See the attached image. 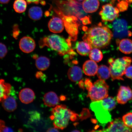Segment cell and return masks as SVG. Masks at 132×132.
<instances>
[{"label": "cell", "instance_id": "23", "mask_svg": "<svg viewBox=\"0 0 132 132\" xmlns=\"http://www.w3.org/2000/svg\"><path fill=\"white\" fill-rule=\"evenodd\" d=\"M2 106L6 111L12 112L17 108V103L15 99L12 96H9L2 102Z\"/></svg>", "mask_w": 132, "mask_h": 132}, {"label": "cell", "instance_id": "12", "mask_svg": "<svg viewBox=\"0 0 132 132\" xmlns=\"http://www.w3.org/2000/svg\"><path fill=\"white\" fill-rule=\"evenodd\" d=\"M132 99V90L129 86H121L119 89L116 97L118 103L123 105Z\"/></svg>", "mask_w": 132, "mask_h": 132}, {"label": "cell", "instance_id": "20", "mask_svg": "<svg viewBox=\"0 0 132 132\" xmlns=\"http://www.w3.org/2000/svg\"><path fill=\"white\" fill-rule=\"evenodd\" d=\"M68 75L69 78L71 81H78L81 79L82 76L81 69L78 66H73L69 69Z\"/></svg>", "mask_w": 132, "mask_h": 132}, {"label": "cell", "instance_id": "40", "mask_svg": "<svg viewBox=\"0 0 132 132\" xmlns=\"http://www.w3.org/2000/svg\"><path fill=\"white\" fill-rule=\"evenodd\" d=\"M79 86L81 88H82L83 89H85V82H84L83 80H81L79 82Z\"/></svg>", "mask_w": 132, "mask_h": 132}, {"label": "cell", "instance_id": "13", "mask_svg": "<svg viewBox=\"0 0 132 132\" xmlns=\"http://www.w3.org/2000/svg\"><path fill=\"white\" fill-rule=\"evenodd\" d=\"M19 47L21 51L24 53H30L35 48V41L32 38L25 36L21 39L19 43Z\"/></svg>", "mask_w": 132, "mask_h": 132}, {"label": "cell", "instance_id": "36", "mask_svg": "<svg viewBox=\"0 0 132 132\" xmlns=\"http://www.w3.org/2000/svg\"><path fill=\"white\" fill-rule=\"evenodd\" d=\"M84 82H85V87L88 90L89 89L92 87L93 84H92L91 81L88 78L86 79Z\"/></svg>", "mask_w": 132, "mask_h": 132}, {"label": "cell", "instance_id": "35", "mask_svg": "<svg viewBox=\"0 0 132 132\" xmlns=\"http://www.w3.org/2000/svg\"><path fill=\"white\" fill-rule=\"evenodd\" d=\"M28 4H30L32 3L35 4H38L40 3L41 4L44 5L45 4V2L44 0H26Z\"/></svg>", "mask_w": 132, "mask_h": 132}, {"label": "cell", "instance_id": "1", "mask_svg": "<svg viewBox=\"0 0 132 132\" xmlns=\"http://www.w3.org/2000/svg\"><path fill=\"white\" fill-rule=\"evenodd\" d=\"M84 29L86 32L82 39L92 48H103L107 47L110 43L113 36L111 30L103 26L101 23L98 26H93L87 29L85 27Z\"/></svg>", "mask_w": 132, "mask_h": 132}, {"label": "cell", "instance_id": "30", "mask_svg": "<svg viewBox=\"0 0 132 132\" xmlns=\"http://www.w3.org/2000/svg\"><path fill=\"white\" fill-rule=\"evenodd\" d=\"M122 120L125 126L132 129V112H129L124 115Z\"/></svg>", "mask_w": 132, "mask_h": 132}, {"label": "cell", "instance_id": "15", "mask_svg": "<svg viewBox=\"0 0 132 132\" xmlns=\"http://www.w3.org/2000/svg\"><path fill=\"white\" fill-rule=\"evenodd\" d=\"M19 96L20 100L22 103L28 104L34 101L35 98V94L31 89L24 88L20 92Z\"/></svg>", "mask_w": 132, "mask_h": 132}, {"label": "cell", "instance_id": "34", "mask_svg": "<svg viewBox=\"0 0 132 132\" xmlns=\"http://www.w3.org/2000/svg\"><path fill=\"white\" fill-rule=\"evenodd\" d=\"M125 75L127 78L132 80V65H130L127 67Z\"/></svg>", "mask_w": 132, "mask_h": 132}, {"label": "cell", "instance_id": "5", "mask_svg": "<svg viewBox=\"0 0 132 132\" xmlns=\"http://www.w3.org/2000/svg\"><path fill=\"white\" fill-rule=\"evenodd\" d=\"M132 62V59L128 57L109 59L108 63L112 80H123L125 70Z\"/></svg>", "mask_w": 132, "mask_h": 132}, {"label": "cell", "instance_id": "9", "mask_svg": "<svg viewBox=\"0 0 132 132\" xmlns=\"http://www.w3.org/2000/svg\"><path fill=\"white\" fill-rule=\"evenodd\" d=\"M120 11L117 7H114L111 4H108L102 6L99 13L103 22H112L119 16Z\"/></svg>", "mask_w": 132, "mask_h": 132}, {"label": "cell", "instance_id": "44", "mask_svg": "<svg viewBox=\"0 0 132 132\" xmlns=\"http://www.w3.org/2000/svg\"><path fill=\"white\" fill-rule=\"evenodd\" d=\"M10 0H0V3L2 4H7Z\"/></svg>", "mask_w": 132, "mask_h": 132}, {"label": "cell", "instance_id": "47", "mask_svg": "<svg viewBox=\"0 0 132 132\" xmlns=\"http://www.w3.org/2000/svg\"><path fill=\"white\" fill-rule=\"evenodd\" d=\"M78 1H84V0H78Z\"/></svg>", "mask_w": 132, "mask_h": 132}, {"label": "cell", "instance_id": "11", "mask_svg": "<svg viewBox=\"0 0 132 132\" xmlns=\"http://www.w3.org/2000/svg\"><path fill=\"white\" fill-rule=\"evenodd\" d=\"M100 131L128 132H132V129L125 126L121 119L118 118L110 121L106 129Z\"/></svg>", "mask_w": 132, "mask_h": 132}, {"label": "cell", "instance_id": "21", "mask_svg": "<svg viewBox=\"0 0 132 132\" xmlns=\"http://www.w3.org/2000/svg\"><path fill=\"white\" fill-rule=\"evenodd\" d=\"M118 44L119 50L123 53L129 54L132 53V40L128 39H123L118 41Z\"/></svg>", "mask_w": 132, "mask_h": 132}, {"label": "cell", "instance_id": "45", "mask_svg": "<svg viewBox=\"0 0 132 132\" xmlns=\"http://www.w3.org/2000/svg\"><path fill=\"white\" fill-rule=\"evenodd\" d=\"M99 1H100L102 2H107L110 1V0H99Z\"/></svg>", "mask_w": 132, "mask_h": 132}, {"label": "cell", "instance_id": "14", "mask_svg": "<svg viewBox=\"0 0 132 132\" xmlns=\"http://www.w3.org/2000/svg\"><path fill=\"white\" fill-rule=\"evenodd\" d=\"M64 24L61 18L53 16L48 23V27L51 32L54 33L61 32L64 29Z\"/></svg>", "mask_w": 132, "mask_h": 132}, {"label": "cell", "instance_id": "25", "mask_svg": "<svg viewBox=\"0 0 132 132\" xmlns=\"http://www.w3.org/2000/svg\"><path fill=\"white\" fill-rule=\"evenodd\" d=\"M43 12L41 8L38 6H34L30 8L28 16L30 18L34 21L39 20L43 16Z\"/></svg>", "mask_w": 132, "mask_h": 132}, {"label": "cell", "instance_id": "42", "mask_svg": "<svg viewBox=\"0 0 132 132\" xmlns=\"http://www.w3.org/2000/svg\"><path fill=\"white\" fill-rule=\"evenodd\" d=\"M116 0H112L111 2L112 4H113L115 2ZM118 2L119 1H124L127 2L129 4H131L132 3V0H117Z\"/></svg>", "mask_w": 132, "mask_h": 132}, {"label": "cell", "instance_id": "37", "mask_svg": "<svg viewBox=\"0 0 132 132\" xmlns=\"http://www.w3.org/2000/svg\"><path fill=\"white\" fill-rule=\"evenodd\" d=\"M36 77L37 78L43 80H45L46 79V75L41 71L37 72L36 74Z\"/></svg>", "mask_w": 132, "mask_h": 132}, {"label": "cell", "instance_id": "7", "mask_svg": "<svg viewBox=\"0 0 132 132\" xmlns=\"http://www.w3.org/2000/svg\"><path fill=\"white\" fill-rule=\"evenodd\" d=\"M56 14L63 21L66 31L69 34V38L75 41L78 33V26L80 24L78 18L73 16L65 15L59 10L57 11Z\"/></svg>", "mask_w": 132, "mask_h": 132}, {"label": "cell", "instance_id": "41", "mask_svg": "<svg viewBox=\"0 0 132 132\" xmlns=\"http://www.w3.org/2000/svg\"><path fill=\"white\" fill-rule=\"evenodd\" d=\"M47 132H59V130L57 128L55 127L54 128H51L49 129L47 131Z\"/></svg>", "mask_w": 132, "mask_h": 132}, {"label": "cell", "instance_id": "2", "mask_svg": "<svg viewBox=\"0 0 132 132\" xmlns=\"http://www.w3.org/2000/svg\"><path fill=\"white\" fill-rule=\"evenodd\" d=\"M71 41L70 39H65L60 36L52 34L40 39L39 45L41 48L47 47L62 56L70 54L73 50L71 48Z\"/></svg>", "mask_w": 132, "mask_h": 132}, {"label": "cell", "instance_id": "31", "mask_svg": "<svg viewBox=\"0 0 132 132\" xmlns=\"http://www.w3.org/2000/svg\"><path fill=\"white\" fill-rule=\"evenodd\" d=\"M129 3L126 1H120L118 2L117 8L120 12H124L128 9Z\"/></svg>", "mask_w": 132, "mask_h": 132}, {"label": "cell", "instance_id": "43", "mask_svg": "<svg viewBox=\"0 0 132 132\" xmlns=\"http://www.w3.org/2000/svg\"><path fill=\"white\" fill-rule=\"evenodd\" d=\"M13 130L10 128L5 127L2 132L13 131Z\"/></svg>", "mask_w": 132, "mask_h": 132}, {"label": "cell", "instance_id": "46", "mask_svg": "<svg viewBox=\"0 0 132 132\" xmlns=\"http://www.w3.org/2000/svg\"><path fill=\"white\" fill-rule=\"evenodd\" d=\"M72 132H79V131H78V130H75V131H72Z\"/></svg>", "mask_w": 132, "mask_h": 132}, {"label": "cell", "instance_id": "4", "mask_svg": "<svg viewBox=\"0 0 132 132\" xmlns=\"http://www.w3.org/2000/svg\"><path fill=\"white\" fill-rule=\"evenodd\" d=\"M75 113L65 105H57L52 109L50 118L53 121L54 127L63 130L67 127Z\"/></svg>", "mask_w": 132, "mask_h": 132}, {"label": "cell", "instance_id": "17", "mask_svg": "<svg viewBox=\"0 0 132 132\" xmlns=\"http://www.w3.org/2000/svg\"><path fill=\"white\" fill-rule=\"evenodd\" d=\"M43 101L44 104L50 107L56 106L59 103V97L55 92H50L44 95Z\"/></svg>", "mask_w": 132, "mask_h": 132}, {"label": "cell", "instance_id": "18", "mask_svg": "<svg viewBox=\"0 0 132 132\" xmlns=\"http://www.w3.org/2000/svg\"><path fill=\"white\" fill-rule=\"evenodd\" d=\"M100 5L98 0H84L82 6L86 13H91L96 12L98 10Z\"/></svg>", "mask_w": 132, "mask_h": 132}, {"label": "cell", "instance_id": "19", "mask_svg": "<svg viewBox=\"0 0 132 132\" xmlns=\"http://www.w3.org/2000/svg\"><path fill=\"white\" fill-rule=\"evenodd\" d=\"M11 89L10 84L6 82L4 79H0V103L9 96Z\"/></svg>", "mask_w": 132, "mask_h": 132}, {"label": "cell", "instance_id": "38", "mask_svg": "<svg viewBox=\"0 0 132 132\" xmlns=\"http://www.w3.org/2000/svg\"><path fill=\"white\" fill-rule=\"evenodd\" d=\"M15 26L14 27V30L13 31V37L16 38V37H17L19 34V29H18V27H16Z\"/></svg>", "mask_w": 132, "mask_h": 132}, {"label": "cell", "instance_id": "10", "mask_svg": "<svg viewBox=\"0 0 132 132\" xmlns=\"http://www.w3.org/2000/svg\"><path fill=\"white\" fill-rule=\"evenodd\" d=\"M127 27V22L123 20L114 21L112 24L113 35L115 37H120L131 35V33L128 30Z\"/></svg>", "mask_w": 132, "mask_h": 132}, {"label": "cell", "instance_id": "33", "mask_svg": "<svg viewBox=\"0 0 132 132\" xmlns=\"http://www.w3.org/2000/svg\"><path fill=\"white\" fill-rule=\"evenodd\" d=\"M90 112L87 109H84L80 114V118L81 120H84L91 116Z\"/></svg>", "mask_w": 132, "mask_h": 132}, {"label": "cell", "instance_id": "6", "mask_svg": "<svg viewBox=\"0 0 132 132\" xmlns=\"http://www.w3.org/2000/svg\"><path fill=\"white\" fill-rule=\"evenodd\" d=\"M109 86L104 80L100 79L88 90V96L93 102L100 101L108 96Z\"/></svg>", "mask_w": 132, "mask_h": 132}, {"label": "cell", "instance_id": "3", "mask_svg": "<svg viewBox=\"0 0 132 132\" xmlns=\"http://www.w3.org/2000/svg\"><path fill=\"white\" fill-rule=\"evenodd\" d=\"M54 3L57 9L65 15L75 16L81 22L88 16L84 11L81 3L76 0L56 1Z\"/></svg>", "mask_w": 132, "mask_h": 132}, {"label": "cell", "instance_id": "22", "mask_svg": "<svg viewBox=\"0 0 132 132\" xmlns=\"http://www.w3.org/2000/svg\"><path fill=\"white\" fill-rule=\"evenodd\" d=\"M76 48L77 52L82 56L88 55L92 48L88 43L85 41H79L76 44Z\"/></svg>", "mask_w": 132, "mask_h": 132}, {"label": "cell", "instance_id": "16", "mask_svg": "<svg viewBox=\"0 0 132 132\" xmlns=\"http://www.w3.org/2000/svg\"><path fill=\"white\" fill-rule=\"evenodd\" d=\"M82 69L85 75L89 76H94L97 74L98 67L94 61L88 60L84 63Z\"/></svg>", "mask_w": 132, "mask_h": 132}, {"label": "cell", "instance_id": "27", "mask_svg": "<svg viewBox=\"0 0 132 132\" xmlns=\"http://www.w3.org/2000/svg\"><path fill=\"white\" fill-rule=\"evenodd\" d=\"M101 103L105 109L110 111L114 109L116 106V101L113 97H107L101 100Z\"/></svg>", "mask_w": 132, "mask_h": 132}, {"label": "cell", "instance_id": "29", "mask_svg": "<svg viewBox=\"0 0 132 132\" xmlns=\"http://www.w3.org/2000/svg\"><path fill=\"white\" fill-rule=\"evenodd\" d=\"M89 57L91 60L95 62H99L102 60L103 56L101 51L96 48H94L90 51L89 54Z\"/></svg>", "mask_w": 132, "mask_h": 132}, {"label": "cell", "instance_id": "24", "mask_svg": "<svg viewBox=\"0 0 132 132\" xmlns=\"http://www.w3.org/2000/svg\"><path fill=\"white\" fill-rule=\"evenodd\" d=\"M35 65L39 70L44 71L48 68L50 64V60L48 58L44 56L38 57L36 59Z\"/></svg>", "mask_w": 132, "mask_h": 132}, {"label": "cell", "instance_id": "8", "mask_svg": "<svg viewBox=\"0 0 132 132\" xmlns=\"http://www.w3.org/2000/svg\"><path fill=\"white\" fill-rule=\"evenodd\" d=\"M90 107L100 123L104 124L111 121V115L109 111L104 108L101 100L93 102L90 104Z\"/></svg>", "mask_w": 132, "mask_h": 132}, {"label": "cell", "instance_id": "39", "mask_svg": "<svg viewBox=\"0 0 132 132\" xmlns=\"http://www.w3.org/2000/svg\"><path fill=\"white\" fill-rule=\"evenodd\" d=\"M5 127V122L3 120H0V132H2Z\"/></svg>", "mask_w": 132, "mask_h": 132}, {"label": "cell", "instance_id": "28", "mask_svg": "<svg viewBox=\"0 0 132 132\" xmlns=\"http://www.w3.org/2000/svg\"><path fill=\"white\" fill-rule=\"evenodd\" d=\"M27 3L25 0H15L13 4V8L15 11L19 13L24 12L27 8Z\"/></svg>", "mask_w": 132, "mask_h": 132}, {"label": "cell", "instance_id": "32", "mask_svg": "<svg viewBox=\"0 0 132 132\" xmlns=\"http://www.w3.org/2000/svg\"><path fill=\"white\" fill-rule=\"evenodd\" d=\"M8 52L7 47L5 45L0 43V59L4 58L6 56Z\"/></svg>", "mask_w": 132, "mask_h": 132}, {"label": "cell", "instance_id": "26", "mask_svg": "<svg viewBox=\"0 0 132 132\" xmlns=\"http://www.w3.org/2000/svg\"><path fill=\"white\" fill-rule=\"evenodd\" d=\"M97 74L99 79L103 80H107L111 76L109 68L104 65L99 67Z\"/></svg>", "mask_w": 132, "mask_h": 132}]
</instances>
